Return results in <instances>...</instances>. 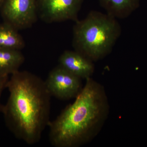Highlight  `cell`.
Masks as SVG:
<instances>
[{
    "label": "cell",
    "mask_w": 147,
    "mask_h": 147,
    "mask_svg": "<svg viewBox=\"0 0 147 147\" xmlns=\"http://www.w3.org/2000/svg\"><path fill=\"white\" fill-rule=\"evenodd\" d=\"M81 80L59 65L49 72L45 82L51 96L67 100L79 94L83 88Z\"/></svg>",
    "instance_id": "cell-6"
},
{
    "label": "cell",
    "mask_w": 147,
    "mask_h": 147,
    "mask_svg": "<svg viewBox=\"0 0 147 147\" xmlns=\"http://www.w3.org/2000/svg\"><path fill=\"white\" fill-rule=\"evenodd\" d=\"M37 0H5L1 7L4 22L19 30L29 28L38 18Z\"/></svg>",
    "instance_id": "cell-4"
},
{
    "label": "cell",
    "mask_w": 147,
    "mask_h": 147,
    "mask_svg": "<svg viewBox=\"0 0 147 147\" xmlns=\"http://www.w3.org/2000/svg\"><path fill=\"white\" fill-rule=\"evenodd\" d=\"M106 13L117 19L128 17L138 7L139 0H98Z\"/></svg>",
    "instance_id": "cell-8"
},
{
    "label": "cell",
    "mask_w": 147,
    "mask_h": 147,
    "mask_svg": "<svg viewBox=\"0 0 147 147\" xmlns=\"http://www.w3.org/2000/svg\"><path fill=\"white\" fill-rule=\"evenodd\" d=\"M84 0H37L38 18L47 24L76 22Z\"/></svg>",
    "instance_id": "cell-5"
},
{
    "label": "cell",
    "mask_w": 147,
    "mask_h": 147,
    "mask_svg": "<svg viewBox=\"0 0 147 147\" xmlns=\"http://www.w3.org/2000/svg\"><path fill=\"white\" fill-rule=\"evenodd\" d=\"M59 65L81 79L91 77L94 71L92 61L79 52L65 50L60 56Z\"/></svg>",
    "instance_id": "cell-7"
},
{
    "label": "cell",
    "mask_w": 147,
    "mask_h": 147,
    "mask_svg": "<svg viewBox=\"0 0 147 147\" xmlns=\"http://www.w3.org/2000/svg\"><path fill=\"white\" fill-rule=\"evenodd\" d=\"M25 46L24 38L17 29L5 22L0 24V49L21 50Z\"/></svg>",
    "instance_id": "cell-10"
},
{
    "label": "cell",
    "mask_w": 147,
    "mask_h": 147,
    "mask_svg": "<svg viewBox=\"0 0 147 147\" xmlns=\"http://www.w3.org/2000/svg\"><path fill=\"white\" fill-rule=\"evenodd\" d=\"M75 98L53 121L49 140L55 147H78L99 132L108 115L109 105L105 89L92 77Z\"/></svg>",
    "instance_id": "cell-2"
},
{
    "label": "cell",
    "mask_w": 147,
    "mask_h": 147,
    "mask_svg": "<svg viewBox=\"0 0 147 147\" xmlns=\"http://www.w3.org/2000/svg\"><path fill=\"white\" fill-rule=\"evenodd\" d=\"M25 59L21 50L0 49V76H8L18 71Z\"/></svg>",
    "instance_id": "cell-9"
},
{
    "label": "cell",
    "mask_w": 147,
    "mask_h": 147,
    "mask_svg": "<svg viewBox=\"0 0 147 147\" xmlns=\"http://www.w3.org/2000/svg\"><path fill=\"white\" fill-rule=\"evenodd\" d=\"M75 23L72 46L93 62L110 54L121 33L117 18L97 11H91L84 19Z\"/></svg>",
    "instance_id": "cell-3"
},
{
    "label": "cell",
    "mask_w": 147,
    "mask_h": 147,
    "mask_svg": "<svg viewBox=\"0 0 147 147\" xmlns=\"http://www.w3.org/2000/svg\"><path fill=\"white\" fill-rule=\"evenodd\" d=\"M5 0H0V8H1V7L4 1Z\"/></svg>",
    "instance_id": "cell-12"
},
{
    "label": "cell",
    "mask_w": 147,
    "mask_h": 147,
    "mask_svg": "<svg viewBox=\"0 0 147 147\" xmlns=\"http://www.w3.org/2000/svg\"><path fill=\"white\" fill-rule=\"evenodd\" d=\"M8 81V76H0V98L3 90L5 88H6ZM2 107V106L0 104V111L1 110Z\"/></svg>",
    "instance_id": "cell-11"
},
{
    "label": "cell",
    "mask_w": 147,
    "mask_h": 147,
    "mask_svg": "<svg viewBox=\"0 0 147 147\" xmlns=\"http://www.w3.org/2000/svg\"><path fill=\"white\" fill-rule=\"evenodd\" d=\"M6 88L9 96L1 111L7 126L28 144L38 143L50 122L51 96L45 81L29 71L18 70L11 74Z\"/></svg>",
    "instance_id": "cell-1"
}]
</instances>
